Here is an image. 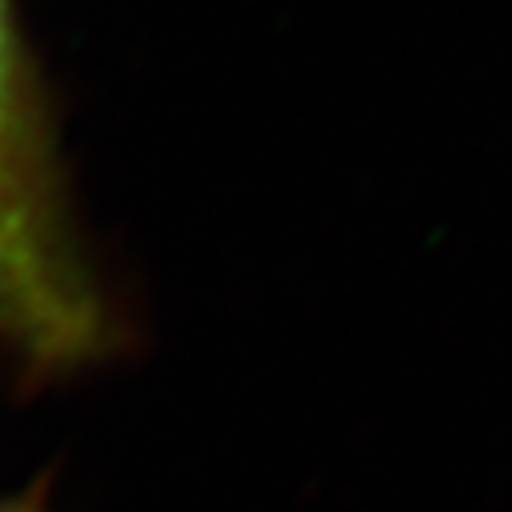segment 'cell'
<instances>
[{
  "instance_id": "6da1fadb",
  "label": "cell",
  "mask_w": 512,
  "mask_h": 512,
  "mask_svg": "<svg viewBox=\"0 0 512 512\" xmlns=\"http://www.w3.org/2000/svg\"><path fill=\"white\" fill-rule=\"evenodd\" d=\"M0 338L35 372L80 368L114 346V319L61 213L12 0H0Z\"/></svg>"
},
{
  "instance_id": "7a4b0ae2",
  "label": "cell",
  "mask_w": 512,
  "mask_h": 512,
  "mask_svg": "<svg viewBox=\"0 0 512 512\" xmlns=\"http://www.w3.org/2000/svg\"><path fill=\"white\" fill-rule=\"evenodd\" d=\"M0 512H46V490L35 486V490H23L16 497H4Z\"/></svg>"
}]
</instances>
